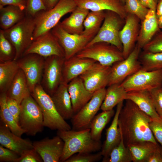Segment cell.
Masks as SVG:
<instances>
[{
    "instance_id": "cell-1",
    "label": "cell",
    "mask_w": 162,
    "mask_h": 162,
    "mask_svg": "<svg viewBox=\"0 0 162 162\" xmlns=\"http://www.w3.org/2000/svg\"><path fill=\"white\" fill-rule=\"evenodd\" d=\"M126 100L118 122L125 145L147 141L158 143L149 127L152 118L133 101Z\"/></svg>"
},
{
    "instance_id": "cell-2",
    "label": "cell",
    "mask_w": 162,
    "mask_h": 162,
    "mask_svg": "<svg viewBox=\"0 0 162 162\" xmlns=\"http://www.w3.org/2000/svg\"><path fill=\"white\" fill-rule=\"evenodd\" d=\"M57 135L64 142V147L60 162L65 161L72 155L79 153H92L101 149L100 141L92 138L90 128L75 130H57Z\"/></svg>"
},
{
    "instance_id": "cell-3",
    "label": "cell",
    "mask_w": 162,
    "mask_h": 162,
    "mask_svg": "<svg viewBox=\"0 0 162 162\" xmlns=\"http://www.w3.org/2000/svg\"><path fill=\"white\" fill-rule=\"evenodd\" d=\"M77 6L75 0H60L52 9L37 13L34 17L35 26L33 40L51 31L63 16L71 13Z\"/></svg>"
},
{
    "instance_id": "cell-4",
    "label": "cell",
    "mask_w": 162,
    "mask_h": 162,
    "mask_svg": "<svg viewBox=\"0 0 162 162\" xmlns=\"http://www.w3.org/2000/svg\"><path fill=\"white\" fill-rule=\"evenodd\" d=\"M35 26L34 17L26 15L16 25L3 30L5 36L15 49L14 60L16 61L21 57L32 43Z\"/></svg>"
},
{
    "instance_id": "cell-5",
    "label": "cell",
    "mask_w": 162,
    "mask_h": 162,
    "mask_svg": "<svg viewBox=\"0 0 162 162\" xmlns=\"http://www.w3.org/2000/svg\"><path fill=\"white\" fill-rule=\"evenodd\" d=\"M31 94L41 109L44 127L51 130L71 129L70 126L58 113L51 97L44 90L40 83L36 86Z\"/></svg>"
},
{
    "instance_id": "cell-6",
    "label": "cell",
    "mask_w": 162,
    "mask_h": 162,
    "mask_svg": "<svg viewBox=\"0 0 162 162\" xmlns=\"http://www.w3.org/2000/svg\"><path fill=\"white\" fill-rule=\"evenodd\" d=\"M105 12L104 20L98 32L85 48L97 42H105L115 45L122 51L123 46L119 34L125 19L113 11L106 10Z\"/></svg>"
},
{
    "instance_id": "cell-7",
    "label": "cell",
    "mask_w": 162,
    "mask_h": 162,
    "mask_svg": "<svg viewBox=\"0 0 162 162\" xmlns=\"http://www.w3.org/2000/svg\"><path fill=\"white\" fill-rule=\"evenodd\" d=\"M19 123L28 135L34 136L43 130L44 126L42 112L31 94L25 98L20 104Z\"/></svg>"
},
{
    "instance_id": "cell-8",
    "label": "cell",
    "mask_w": 162,
    "mask_h": 162,
    "mask_svg": "<svg viewBox=\"0 0 162 162\" xmlns=\"http://www.w3.org/2000/svg\"><path fill=\"white\" fill-rule=\"evenodd\" d=\"M76 55L93 59L108 66H112L115 63L124 59L122 51L115 45L105 42H97L85 47Z\"/></svg>"
},
{
    "instance_id": "cell-9",
    "label": "cell",
    "mask_w": 162,
    "mask_h": 162,
    "mask_svg": "<svg viewBox=\"0 0 162 162\" xmlns=\"http://www.w3.org/2000/svg\"><path fill=\"white\" fill-rule=\"evenodd\" d=\"M128 92L137 91H150L162 87V69L147 71L140 69L120 83Z\"/></svg>"
},
{
    "instance_id": "cell-10",
    "label": "cell",
    "mask_w": 162,
    "mask_h": 162,
    "mask_svg": "<svg viewBox=\"0 0 162 162\" xmlns=\"http://www.w3.org/2000/svg\"><path fill=\"white\" fill-rule=\"evenodd\" d=\"M106 92L105 88L94 92L90 100L70 119L73 129L89 128L91 122L100 108Z\"/></svg>"
},
{
    "instance_id": "cell-11",
    "label": "cell",
    "mask_w": 162,
    "mask_h": 162,
    "mask_svg": "<svg viewBox=\"0 0 162 162\" xmlns=\"http://www.w3.org/2000/svg\"><path fill=\"white\" fill-rule=\"evenodd\" d=\"M40 84L50 96L63 81L62 70L65 58L52 56L45 58Z\"/></svg>"
},
{
    "instance_id": "cell-12",
    "label": "cell",
    "mask_w": 162,
    "mask_h": 162,
    "mask_svg": "<svg viewBox=\"0 0 162 162\" xmlns=\"http://www.w3.org/2000/svg\"><path fill=\"white\" fill-rule=\"evenodd\" d=\"M141 49L136 44L126 58L112 65L108 86L121 83L129 76L141 69V65L139 59Z\"/></svg>"
},
{
    "instance_id": "cell-13",
    "label": "cell",
    "mask_w": 162,
    "mask_h": 162,
    "mask_svg": "<svg viewBox=\"0 0 162 162\" xmlns=\"http://www.w3.org/2000/svg\"><path fill=\"white\" fill-rule=\"evenodd\" d=\"M51 31L63 48L65 59L76 55L92 39L82 34H73L68 32L61 27L59 22Z\"/></svg>"
},
{
    "instance_id": "cell-14",
    "label": "cell",
    "mask_w": 162,
    "mask_h": 162,
    "mask_svg": "<svg viewBox=\"0 0 162 162\" xmlns=\"http://www.w3.org/2000/svg\"><path fill=\"white\" fill-rule=\"evenodd\" d=\"M16 61L26 76L31 93L36 86L40 83L45 58L37 54L31 53L22 56Z\"/></svg>"
},
{
    "instance_id": "cell-15",
    "label": "cell",
    "mask_w": 162,
    "mask_h": 162,
    "mask_svg": "<svg viewBox=\"0 0 162 162\" xmlns=\"http://www.w3.org/2000/svg\"><path fill=\"white\" fill-rule=\"evenodd\" d=\"M31 53L37 54L44 58L52 56L65 58L64 50L51 30L34 40L23 56Z\"/></svg>"
},
{
    "instance_id": "cell-16",
    "label": "cell",
    "mask_w": 162,
    "mask_h": 162,
    "mask_svg": "<svg viewBox=\"0 0 162 162\" xmlns=\"http://www.w3.org/2000/svg\"><path fill=\"white\" fill-rule=\"evenodd\" d=\"M111 66L104 65L97 62L79 76L87 89L94 94L108 86Z\"/></svg>"
},
{
    "instance_id": "cell-17",
    "label": "cell",
    "mask_w": 162,
    "mask_h": 162,
    "mask_svg": "<svg viewBox=\"0 0 162 162\" xmlns=\"http://www.w3.org/2000/svg\"><path fill=\"white\" fill-rule=\"evenodd\" d=\"M140 21L136 16L127 14L125 23L119 34L120 39L123 46L122 52L124 59L128 56L136 45L140 28Z\"/></svg>"
},
{
    "instance_id": "cell-18",
    "label": "cell",
    "mask_w": 162,
    "mask_h": 162,
    "mask_svg": "<svg viewBox=\"0 0 162 162\" xmlns=\"http://www.w3.org/2000/svg\"><path fill=\"white\" fill-rule=\"evenodd\" d=\"M34 148L44 162H58L62 154L64 142L58 136L46 137L33 142Z\"/></svg>"
},
{
    "instance_id": "cell-19",
    "label": "cell",
    "mask_w": 162,
    "mask_h": 162,
    "mask_svg": "<svg viewBox=\"0 0 162 162\" xmlns=\"http://www.w3.org/2000/svg\"><path fill=\"white\" fill-rule=\"evenodd\" d=\"M0 144L2 146L15 152L20 156L24 151L34 148L33 142L29 140L22 139L12 133L1 120Z\"/></svg>"
},
{
    "instance_id": "cell-20",
    "label": "cell",
    "mask_w": 162,
    "mask_h": 162,
    "mask_svg": "<svg viewBox=\"0 0 162 162\" xmlns=\"http://www.w3.org/2000/svg\"><path fill=\"white\" fill-rule=\"evenodd\" d=\"M123 101L117 105L112 122L106 129V140L102 145L101 152L103 157V162H107L112 150L119 143L121 134L118 127L119 113L123 106Z\"/></svg>"
},
{
    "instance_id": "cell-21",
    "label": "cell",
    "mask_w": 162,
    "mask_h": 162,
    "mask_svg": "<svg viewBox=\"0 0 162 162\" xmlns=\"http://www.w3.org/2000/svg\"><path fill=\"white\" fill-rule=\"evenodd\" d=\"M95 60L88 58H80L76 55L65 59L62 70L63 81L67 84L79 76L95 62Z\"/></svg>"
},
{
    "instance_id": "cell-22",
    "label": "cell",
    "mask_w": 162,
    "mask_h": 162,
    "mask_svg": "<svg viewBox=\"0 0 162 162\" xmlns=\"http://www.w3.org/2000/svg\"><path fill=\"white\" fill-rule=\"evenodd\" d=\"M68 89L74 114L90 100L93 94L87 89L79 76L74 79L68 84Z\"/></svg>"
},
{
    "instance_id": "cell-23",
    "label": "cell",
    "mask_w": 162,
    "mask_h": 162,
    "mask_svg": "<svg viewBox=\"0 0 162 162\" xmlns=\"http://www.w3.org/2000/svg\"><path fill=\"white\" fill-rule=\"evenodd\" d=\"M77 6L91 11L110 10L125 19L127 13L121 0H75Z\"/></svg>"
},
{
    "instance_id": "cell-24",
    "label": "cell",
    "mask_w": 162,
    "mask_h": 162,
    "mask_svg": "<svg viewBox=\"0 0 162 162\" xmlns=\"http://www.w3.org/2000/svg\"><path fill=\"white\" fill-rule=\"evenodd\" d=\"M50 96L61 116L65 120L70 119L74 114L68 91V84L62 81Z\"/></svg>"
},
{
    "instance_id": "cell-25",
    "label": "cell",
    "mask_w": 162,
    "mask_h": 162,
    "mask_svg": "<svg viewBox=\"0 0 162 162\" xmlns=\"http://www.w3.org/2000/svg\"><path fill=\"white\" fill-rule=\"evenodd\" d=\"M155 9H149L144 19L141 22L136 44L141 49L160 30L157 22Z\"/></svg>"
},
{
    "instance_id": "cell-26",
    "label": "cell",
    "mask_w": 162,
    "mask_h": 162,
    "mask_svg": "<svg viewBox=\"0 0 162 162\" xmlns=\"http://www.w3.org/2000/svg\"><path fill=\"white\" fill-rule=\"evenodd\" d=\"M127 100L134 102L152 119L157 120L162 119L155 110L149 91L142 90L128 92L126 100Z\"/></svg>"
},
{
    "instance_id": "cell-27",
    "label": "cell",
    "mask_w": 162,
    "mask_h": 162,
    "mask_svg": "<svg viewBox=\"0 0 162 162\" xmlns=\"http://www.w3.org/2000/svg\"><path fill=\"white\" fill-rule=\"evenodd\" d=\"M89 12L88 9L77 6L69 17L59 22L60 25L69 33L81 34L84 30V21Z\"/></svg>"
},
{
    "instance_id": "cell-28",
    "label": "cell",
    "mask_w": 162,
    "mask_h": 162,
    "mask_svg": "<svg viewBox=\"0 0 162 162\" xmlns=\"http://www.w3.org/2000/svg\"><path fill=\"white\" fill-rule=\"evenodd\" d=\"M31 94L26 76L20 69L6 92L7 96L16 100L20 104Z\"/></svg>"
},
{
    "instance_id": "cell-29",
    "label": "cell",
    "mask_w": 162,
    "mask_h": 162,
    "mask_svg": "<svg viewBox=\"0 0 162 162\" xmlns=\"http://www.w3.org/2000/svg\"><path fill=\"white\" fill-rule=\"evenodd\" d=\"M24 11L13 5L0 8V29L6 30L19 22L25 16Z\"/></svg>"
},
{
    "instance_id": "cell-30",
    "label": "cell",
    "mask_w": 162,
    "mask_h": 162,
    "mask_svg": "<svg viewBox=\"0 0 162 162\" xmlns=\"http://www.w3.org/2000/svg\"><path fill=\"white\" fill-rule=\"evenodd\" d=\"M108 86L100 107V109L102 111L112 110L120 102L126 99L127 92L120 83Z\"/></svg>"
},
{
    "instance_id": "cell-31",
    "label": "cell",
    "mask_w": 162,
    "mask_h": 162,
    "mask_svg": "<svg viewBox=\"0 0 162 162\" xmlns=\"http://www.w3.org/2000/svg\"><path fill=\"white\" fill-rule=\"evenodd\" d=\"M20 69L17 61L14 60L0 62V93H6Z\"/></svg>"
},
{
    "instance_id": "cell-32",
    "label": "cell",
    "mask_w": 162,
    "mask_h": 162,
    "mask_svg": "<svg viewBox=\"0 0 162 162\" xmlns=\"http://www.w3.org/2000/svg\"><path fill=\"white\" fill-rule=\"evenodd\" d=\"M159 146L149 141L132 143L127 146L130 153L132 161L146 162L150 155Z\"/></svg>"
},
{
    "instance_id": "cell-33",
    "label": "cell",
    "mask_w": 162,
    "mask_h": 162,
    "mask_svg": "<svg viewBox=\"0 0 162 162\" xmlns=\"http://www.w3.org/2000/svg\"><path fill=\"white\" fill-rule=\"evenodd\" d=\"M7 95L6 93H0V117L2 121L10 129L11 131L20 136L26 131L22 129L16 122L15 119L9 111L7 104Z\"/></svg>"
},
{
    "instance_id": "cell-34",
    "label": "cell",
    "mask_w": 162,
    "mask_h": 162,
    "mask_svg": "<svg viewBox=\"0 0 162 162\" xmlns=\"http://www.w3.org/2000/svg\"><path fill=\"white\" fill-rule=\"evenodd\" d=\"M105 15V10L89 11L84 22V28L82 34L93 39L98 32Z\"/></svg>"
},
{
    "instance_id": "cell-35",
    "label": "cell",
    "mask_w": 162,
    "mask_h": 162,
    "mask_svg": "<svg viewBox=\"0 0 162 162\" xmlns=\"http://www.w3.org/2000/svg\"><path fill=\"white\" fill-rule=\"evenodd\" d=\"M115 113L113 109L102 111L94 116L91 122L89 128L91 136L94 140L100 141L103 130L114 115Z\"/></svg>"
},
{
    "instance_id": "cell-36",
    "label": "cell",
    "mask_w": 162,
    "mask_h": 162,
    "mask_svg": "<svg viewBox=\"0 0 162 162\" xmlns=\"http://www.w3.org/2000/svg\"><path fill=\"white\" fill-rule=\"evenodd\" d=\"M139 59L141 69L151 71L162 69V52H152L143 51L140 54Z\"/></svg>"
},
{
    "instance_id": "cell-37",
    "label": "cell",
    "mask_w": 162,
    "mask_h": 162,
    "mask_svg": "<svg viewBox=\"0 0 162 162\" xmlns=\"http://www.w3.org/2000/svg\"><path fill=\"white\" fill-rule=\"evenodd\" d=\"M121 139L119 144L111 151L107 162H130L132 161L130 151L125 146L121 131Z\"/></svg>"
},
{
    "instance_id": "cell-38",
    "label": "cell",
    "mask_w": 162,
    "mask_h": 162,
    "mask_svg": "<svg viewBox=\"0 0 162 162\" xmlns=\"http://www.w3.org/2000/svg\"><path fill=\"white\" fill-rule=\"evenodd\" d=\"M15 49L5 36L4 31L0 29V61L4 62L14 60Z\"/></svg>"
},
{
    "instance_id": "cell-39",
    "label": "cell",
    "mask_w": 162,
    "mask_h": 162,
    "mask_svg": "<svg viewBox=\"0 0 162 162\" xmlns=\"http://www.w3.org/2000/svg\"><path fill=\"white\" fill-rule=\"evenodd\" d=\"M124 7L127 14L136 16L141 22L144 19L149 10L141 3L140 0H124Z\"/></svg>"
},
{
    "instance_id": "cell-40",
    "label": "cell",
    "mask_w": 162,
    "mask_h": 162,
    "mask_svg": "<svg viewBox=\"0 0 162 162\" xmlns=\"http://www.w3.org/2000/svg\"><path fill=\"white\" fill-rule=\"evenodd\" d=\"M103 157L101 151L94 154L79 153L72 155L65 162H95L100 160Z\"/></svg>"
},
{
    "instance_id": "cell-41",
    "label": "cell",
    "mask_w": 162,
    "mask_h": 162,
    "mask_svg": "<svg viewBox=\"0 0 162 162\" xmlns=\"http://www.w3.org/2000/svg\"><path fill=\"white\" fill-rule=\"evenodd\" d=\"M142 49L150 52H162V32L160 30L157 32Z\"/></svg>"
},
{
    "instance_id": "cell-42",
    "label": "cell",
    "mask_w": 162,
    "mask_h": 162,
    "mask_svg": "<svg viewBox=\"0 0 162 162\" xmlns=\"http://www.w3.org/2000/svg\"><path fill=\"white\" fill-rule=\"evenodd\" d=\"M46 10L43 0H27L26 15L34 17L38 12Z\"/></svg>"
},
{
    "instance_id": "cell-43",
    "label": "cell",
    "mask_w": 162,
    "mask_h": 162,
    "mask_svg": "<svg viewBox=\"0 0 162 162\" xmlns=\"http://www.w3.org/2000/svg\"><path fill=\"white\" fill-rule=\"evenodd\" d=\"M149 92L155 110L162 118V87L154 88Z\"/></svg>"
},
{
    "instance_id": "cell-44",
    "label": "cell",
    "mask_w": 162,
    "mask_h": 162,
    "mask_svg": "<svg viewBox=\"0 0 162 162\" xmlns=\"http://www.w3.org/2000/svg\"><path fill=\"white\" fill-rule=\"evenodd\" d=\"M43 160L38 152L34 148L24 151L16 162H42Z\"/></svg>"
},
{
    "instance_id": "cell-45",
    "label": "cell",
    "mask_w": 162,
    "mask_h": 162,
    "mask_svg": "<svg viewBox=\"0 0 162 162\" xmlns=\"http://www.w3.org/2000/svg\"><path fill=\"white\" fill-rule=\"evenodd\" d=\"M20 155L15 152L0 146V162H16Z\"/></svg>"
},
{
    "instance_id": "cell-46",
    "label": "cell",
    "mask_w": 162,
    "mask_h": 162,
    "mask_svg": "<svg viewBox=\"0 0 162 162\" xmlns=\"http://www.w3.org/2000/svg\"><path fill=\"white\" fill-rule=\"evenodd\" d=\"M149 125L154 137L162 148V118L159 120L152 118Z\"/></svg>"
},
{
    "instance_id": "cell-47",
    "label": "cell",
    "mask_w": 162,
    "mask_h": 162,
    "mask_svg": "<svg viewBox=\"0 0 162 162\" xmlns=\"http://www.w3.org/2000/svg\"><path fill=\"white\" fill-rule=\"evenodd\" d=\"M7 104L8 108L14 117L16 122L20 125L19 117L20 112V104L16 100L8 97Z\"/></svg>"
},
{
    "instance_id": "cell-48",
    "label": "cell",
    "mask_w": 162,
    "mask_h": 162,
    "mask_svg": "<svg viewBox=\"0 0 162 162\" xmlns=\"http://www.w3.org/2000/svg\"><path fill=\"white\" fill-rule=\"evenodd\" d=\"M26 4L27 0H0V8L5 6L13 5L25 11Z\"/></svg>"
},
{
    "instance_id": "cell-49",
    "label": "cell",
    "mask_w": 162,
    "mask_h": 162,
    "mask_svg": "<svg viewBox=\"0 0 162 162\" xmlns=\"http://www.w3.org/2000/svg\"><path fill=\"white\" fill-rule=\"evenodd\" d=\"M146 162H162V148L159 145L148 157Z\"/></svg>"
},
{
    "instance_id": "cell-50",
    "label": "cell",
    "mask_w": 162,
    "mask_h": 162,
    "mask_svg": "<svg viewBox=\"0 0 162 162\" xmlns=\"http://www.w3.org/2000/svg\"><path fill=\"white\" fill-rule=\"evenodd\" d=\"M141 3L149 9H156L158 0H140Z\"/></svg>"
},
{
    "instance_id": "cell-51",
    "label": "cell",
    "mask_w": 162,
    "mask_h": 162,
    "mask_svg": "<svg viewBox=\"0 0 162 162\" xmlns=\"http://www.w3.org/2000/svg\"><path fill=\"white\" fill-rule=\"evenodd\" d=\"M60 0H46L45 5L46 10L50 9L53 8Z\"/></svg>"
},
{
    "instance_id": "cell-52",
    "label": "cell",
    "mask_w": 162,
    "mask_h": 162,
    "mask_svg": "<svg viewBox=\"0 0 162 162\" xmlns=\"http://www.w3.org/2000/svg\"><path fill=\"white\" fill-rule=\"evenodd\" d=\"M156 14L157 17L162 15V0H158Z\"/></svg>"
},
{
    "instance_id": "cell-53",
    "label": "cell",
    "mask_w": 162,
    "mask_h": 162,
    "mask_svg": "<svg viewBox=\"0 0 162 162\" xmlns=\"http://www.w3.org/2000/svg\"><path fill=\"white\" fill-rule=\"evenodd\" d=\"M157 18L158 27L162 29V15Z\"/></svg>"
},
{
    "instance_id": "cell-54",
    "label": "cell",
    "mask_w": 162,
    "mask_h": 162,
    "mask_svg": "<svg viewBox=\"0 0 162 162\" xmlns=\"http://www.w3.org/2000/svg\"><path fill=\"white\" fill-rule=\"evenodd\" d=\"M121 1L124 4V0H121Z\"/></svg>"
},
{
    "instance_id": "cell-55",
    "label": "cell",
    "mask_w": 162,
    "mask_h": 162,
    "mask_svg": "<svg viewBox=\"0 0 162 162\" xmlns=\"http://www.w3.org/2000/svg\"><path fill=\"white\" fill-rule=\"evenodd\" d=\"M46 0H43V1H44V3H45H45Z\"/></svg>"
}]
</instances>
